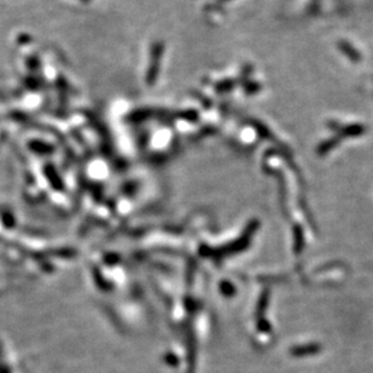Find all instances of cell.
Here are the masks:
<instances>
[{"label": "cell", "instance_id": "1", "mask_svg": "<svg viewBox=\"0 0 373 373\" xmlns=\"http://www.w3.org/2000/svg\"><path fill=\"white\" fill-rule=\"evenodd\" d=\"M164 54V44L161 41L155 42L152 48V66L149 68L148 76H147V81L148 84H154V81L157 80V76L160 69V62L161 57Z\"/></svg>", "mask_w": 373, "mask_h": 373}, {"label": "cell", "instance_id": "2", "mask_svg": "<svg viewBox=\"0 0 373 373\" xmlns=\"http://www.w3.org/2000/svg\"><path fill=\"white\" fill-rule=\"evenodd\" d=\"M231 80H227V82H222V84L218 85L219 88H223V90H225V88H230L231 86H233V82H230Z\"/></svg>", "mask_w": 373, "mask_h": 373}]
</instances>
